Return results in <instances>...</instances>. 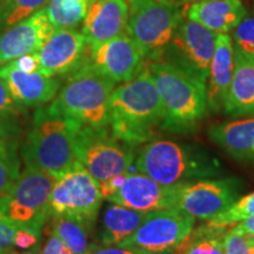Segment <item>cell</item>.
I'll return each mask as SVG.
<instances>
[{
    "mask_svg": "<svg viewBox=\"0 0 254 254\" xmlns=\"http://www.w3.org/2000/svg\"><path fill=\"white\" fill-rule=\"evenodd\" d=\"M183 18L180 4L174 0L132 2L128 4L126 34L134 40L144 58H159Z\"/></svg>",
    "mask_w": 254,
    "mask_h": 254,
    "instance_id": "8992f818",
    "label": "cell"
},
{
    "mask_svg": "<svg viewBox=\"0 0 254 254\" xmlns=\"http://www.w3.org/2000/svg\"><path fill=\"white\" fill-rule=\"evenodd\" d=\"M128 4H132V2H138V1H145V0H126Z\"/></svg>",
    "mask_w": 254,
    "mask_h": 254,
    "instance_id": "b9f144b4",
    "label": "cell"
},
{
    "mask_svg": "<svg viewBox=\"0 0 254 254\" xmlns=\"http://www.w3.org/2000/svg\"><path fill=\"white\" fill-rule=\"evenodd\" d=\"M17 105L0 78V138H6L13 128V122L19 116Z\"/></svg>",
    "mask_w": 254,
    "mask_h": 254,
    "instance_id": "4dcf8cb0",
    "label": "cell"
},
{
    "mask_svg": "<svg viewBox=\"0 0 254 254\" xmlns=\"http://www.w3.org/2000/svg\"><path fill=\"white\" fill-rule=\"evenodd\" d=\"M55 31L45 8L0 33V66L28 53L38 52Z\"/></svg>",
    "mask_w": 254,
    "mask_h": 254,
    "instance_id": "9a60e30c",
    "label": "cell"
},
{
    "mask_svg": "<svg viewBox=\"0 0 254 254\" xmlns=\"http://www.w3.org/2000/svg\"><path fill=\"white\" fill-rule=\"evenodd\" d=\"M144 56L126 33L104 43L88 45L86 63L114 82H125L134 77Z\"/></svg>",
    "mask_w": 254,
    "mask_h": 254,
    "instance_id": "4fadbf2b",
    "label": "cell"
},
{
    "mask_svg": "<svg viewBox=\"0 0 254 254\" xmlns=\"http://www.w3.org/2000/svg\"><path fill=\"white\" fill-rule=\"evenodd\" d=\"M225 254H252L249 237L231 227L222 237Z\"/></svg>",
    "mask_w": 254,
    "mask_h": 254,
    "instance_id": "1f68e13d",
    "label": "cell"
},
{
    "mask_svg": "<svg viewBox=\"0 0 254 254\" xmlns=\"http://www.w3.org/2000/svg\"><path fill=\"white\" fill-rule=\"evenodd\" d=\"M174 1H177V2H179L180 5H183V4H194V2H199V1H205V0H174Z\"/></svg>",
    "mask_w": 254,
    "mask_h": 254,
    "instance_id": "ab89813d",
    "label": "cell"
},
{
    "mask_svg": "<svg viewBox=\"0 0 254 254\" xmlns=\"http://www.w3.org/2000/svg\"><path fill=\"white\" fill-rule=\"evenodd\" d=\"M50 0H0V33L46 7Z\"/></svg>",
    "mask_w": 254,
    "mask_h": 254,
    "instance_id": "4316f807",
    "label": "cell"
},
{
    "mask_svg": "<svg viewBox=\"0 0 254 254\" xmlns=\"http://www.w3.org/2000/svg\"><path fill=\"white\" fill-rule=\"evenodd\" d=\"M8 64H11L13 67L26 73L39 72V57H38L37 52L28 53V55L20 57V58L15 59Z\"/></svg>",
    "mask_w": 254,
    "mask_h": 254,
    "instance_id": "e575fe53",
    "label": "cell"
},
{
    "mask_svg": "<svg viewBox=\"0 0 254 254\" xmlns=\"http://www.w3.org/2000/svg\"><path fill=\"white\" fill-rule=\"evenodd\" d=\"M128 2L126 0H91L81 33L87 45L104 43L126 33Z\"/></svg>",
    "mask_w": 254,
    "mask_h": 254,
    "instance_id": "e0dca14e",
    "label": "cell"
},
{
    "mask_svg": "<svg viewBox=\"0 0 254 254\" xmlns=\"http://www.w3.org/2000/svg\"><path fill=\"white\" fill-rule=\"evenodd\" d=\"M109 125L116 138L129 145L150 140L155 127L164 125V110L147 68L116 87L109 101Z\"/></svg>",
    "mask_w": 254,
    "mask_h": 254,
    "instance_id": "6da1fadb",
    "label": "cell"
},
{
    "mask_svg": "<svg viewBox=\"0 0 254 254\" xmlns=\"http://www.w3.org/2000/svg\"><path fill=\"white\" fill-rule=\"evenodd\" d=\"M17 228L14 222L0 211V250H11L14 245V234Z\"/></svg>",
    "mask_w": 254,
    "mask_h": 254,
    "instance_id": "d6a6232c",
    "label": "cell"
},
{
    "mask_svg": "<svg viewBox=\"0 0 254 254\" xmlns=\"http://www.w3.org/2000/svg\"><path fill=\"white\" fill-rule=\"evenodd\" d=\"M38 238L39 236H37L33 232L24 230V228H17L14 234V246L21 250H28L37 245Z\"/></svg>",
    "mask_w": 254,
    "mask_h": 254,
    "instance_id": "d590c367",
    "label": "cell"
},
{
    "mask_svg": "<svg viewBox=\"0 0 254 254\" xmlns=\"http://www.w3.org/2000/svg\"><path fill=\"white\" fill-rule=\"evenodd\" d=\"M173 187H165L142 173H129L118 192L107 200L142 213L176 209L173 202Z\"/></svg>",
    "mask_w": 254,
    "mask_h": 254,
    "instance_id": "2e32d148",
    "label": "cell"
},
{
    "mask_svg": "<svg viewBox=\"0 0 254 254\" xmlns=\"http://www.w3.org/2000/svg\"><path fill=\"white\" fill-rule=\"evenodd\" d=\"M222 106L231 116L254 114V59L234 56L233 77Z\"/></svg>",
    "mask_w": 254,
    "mask_h": 254,
    "instance_id": "44dd1931",
    "label": "cell"
},
{
    "mask_svg": "<svg viewBox=\"0 0 254 254\" xmlns=\"http://www.w3.org/2000/svg\"><path fill=\"white\" fill-rule=\"evenodd\" d=\"M254 214V192L238 199L227 209L208 220L207 224L218 228H228Z\"/></svg>",
    "mask_w": 254,
    "mask_h": 254,
    "instance_id": "f1b7e54d",
    "label": "cell"
},
{
    "mask_svg": "<svg viewBox=\"0 0 254 254\" xmlns=\"http://www.w3.org/2000/svg\"><path fill=\"white\" fill-rule=\"evenodd\" d=\"M234 69V50L228 33H218L208 73L207 103L212 106L224 104Z\"/></svg>",
    "mask_w": 254,
    "mask_h": 254,
    "instance_id": "ffe728a7",
    "label": "cell"
},
{
    "mask_svg": "<svg viewBox=\"0 0 254 254\" xmlns=\"http://www.w3.org/2000/svg\"><path fill=\"white\" fill-rule=\"evenodd\" d=\"M50 233L56 234L72 254H87L93 249L88 241L90 226L68 217H52Z\"/></svg>",
    "mask_w": 254,
    "mask_h": 254,
    "instance_id": "d4e9b609",
    "label": "cell"
},
{
    "mask_svg": "<svg viewBox=\"0 0 254 254\" xmlns=\"http://www.w3.org/2000/svg\"><path fill=\"white\" fill-rule=\"evenodd\" d=\"M116 84L85 62L47 106L51 112L92 127L109 126V101Z\"/></svg>",
    "mask_w": 254,
    "mask_h": 254,
    "instance_id": "277c9868",
    "label": "cell"
},
{
    "mask_svg": "<svg viewBox=\"0 0 254 254\" xmlns=\"http://www.w3.org/2000/svg\"><path fill=\"white\" fill-rule=\"evenodd\" d=\"M187 18L215 33H228L247 15L241 0H205L190 4Z\"/></svg>",
    "mask_w": 254,
    "mask_h": 254,
    "instance_id": "d6986e66",
    "label": "cell"
},
{
    "mask_svg": "<svg viewBox=\"0 0 254 254\" xmlns=\"http://www.w3.org/2000/svg\"><path fill=\"white\" fill-rule=\"evenodd\" d=\"M236 186L228 180L182 183L173 187L174 208L199 220H211L237 200Z\"/></svg>",
    "mask_w": 254,
    "mask_h": 254,
    "instance_id": "7c38bea8",
    "label": "cell"
},
{
    "mask_svg": "<svg viewBox=\"0 0 254 254\" xmlns=\"http://www.w3.org/2000/svg\"><path fill=\"white\" fill-rule=\"evenodd\" d=\"M249 240H250L251 252H252V254H254V236H251V237H249Z\"/></svg>",
    "mask_w": 254,
    "mask_h": 254,
    "instance_id": "60d3db41",
    "label": "cell"
},
{
    "mask_svg": "<svg viewBox=\"0 0 254 254\" xmlns=\"http://www.w3.org/2000/svg\"><path fill=\"white\" fill-rule=\"evenodd\" d=\"M134 164L139 173L165 187L187 183L190 178L208 173L200 168V164L185 148L170 140H157L145 145Z\"/></svg>",
    "mask_w": 254,
    "mask_h": 254,
    "instance_id": "30bf717a",
    "label": "cell"
},
{
    "mask_svg": "<svg viewBox=\"0 0 254 254\" xmlns=\"http://www.w3.org/2000/svg\"><path fill=\"white\" fill-rule=\"evenodd\" d=\"M226 228L206 224L193 228L186 239L171 254H225L222 237Z\"/></svg>",
    "mask_w": 254,
    "mask_h": 254,
    "instance_id": "cb8c5ba5",
    "label": "cell"
},
{
    "mask_svg": "<svg viewBox=\"0 0 254 254\" xmlns=\"http://www.w3.org/2000/svg\"><path fill=\"white\" fill-rule=\"evenodd\" d=\"M147 69L163 104V127L187 129L202 118L208 104L206 82L163 60L151 63Z\"/></svg>",
    "mask_w": 254,
    "mask_h": 254,
    "instance_id": "3957f363",
    "label": "cell"
},
{
    "mask_svg": "<svg viewBox=\"0 0 254 254\" xmlns=\"http://www.w3.org/2000/svg\"><path fill=\"white\" fill-rule=\"evenodd\" d=\"M0 78L7 86L13 100L21 106H40L56 97L60 81L40 72L26 73L11 64L0 66Z\"/></svg>",
    "mask_w": 254,
    "mask_h": 254,
    "instance_id": "ac0fdd59",
    "label": "cell"
},
{
    "mask_svg": "<svg viewBox=\"0 0 254 254\" xmlns=\"http://www.w3.org/2000/svg\"><path fill=\"white\" fill-rule=\"evenodd\" d=\"M103 195L99 183L77 163L57 178L50 200L51 217H68L92 226Z\"/></svg>",
    "mask_w": 254,
    "mask_h": 254,
    "instance_id": "52a82bcc",
    "label": "cell"
},
{
    "mask_svg": "<svg viewBox=\"0 0 254 254\" xmlns=\"http://www.w3.org/2000/svg\"><path fill=\"white\" fill-rule=\"evenodd\" d=\"M218 34L196 21L183 18L174 32L170 47L172 62L183 71L206 82Z\"/></svg>",
    "mask_w": 254,
    "mask_h": 254,
    "instance_id": "8fae6325",
    "label": "cell"
},
{
    "mask_svg": "<svg viewBox=\"0 0 254 254\" xmlns=\"http://www.w3.org/2000/svg\"><path fill=\"white\" fill-rule=\"evenodd\" d=\"M38 254H72V253L69 252V250L66 247L65 244L63 243V240L60 239L58 236L50 233L49 240L46 241V244L44 245L43 250H41Z\"/></svg>",
    "mask_w": 254,
    "mask_h": 254,
    "instance_id": "8d00e7d4",
    "label": "cell"
},
{
    "mask_svg": "<svg viewBox=\"0 0 254 254\" xmlns=\"http://www.w3.org/2000/svg\"><path fill=\"white\" fill-rule=\"evenodd\" d=\"M8 254H38V252H27V253H13V252H9Z\"/></svg>",
    "mask_w": 254,
    "mask_h": 254,
    "instance_id": "7bdbcfd3",
    "label": "cell"
},
{
    "mask_svg": "<svg viewBox=\"0 0 254 254\" xmlns=\"http://www.w3.org/2000/svg\"><path fill=\"white\" fill-rule=\"evenodd\" d=\"M208 135L232 157L246 159L254 154V118L219 124L209 128Z\"/></svg>",
    "mask_w": 254,
    "mask_h": 254,
    "instance_id": "7402d4cb",
    "label": "cell"
},
{
    "mask_svg": "<svg viewBox=\"0 0 254 254\" xmlns=\"http://www.w3.org/2000/svg\"><path fill=\"white\" fill-rule=\"evenodd\" d=\"M234 56L254 59V17H246L233 28Z\"/></svg>",
    "mask_w": 254,
    "mask_h": 254,
    "instance_id": "f546056e",
    "label": "cell"
},
{
    "mask_svg": "<svg viewBox=\"0 0 254 254\" xmlns=\"http://www.w3.org/2000/svg\"><path fill=\"white\" fill-rule=\"evenodd\" d=\"M81 124L77 120L38 109L21 154L28 167L60 177L78 163L77 142Z\"/></svg>",
    "mask_w": 254,
    "mask_h": 254,
    "instance_id": "7a4b0ae2",
    "label": "cell"
},
{
    "mask_svg": "<svg viewBox=\"0 0 254 254\" xmlns=\"http://www.w3.org/2000/svg\"><path fill=\"white\" fill-rule=\"evenodd\" d=\"M87 254H146V253L134 249H129V247L112 245V246H104V247L94 246Z\"/></svg>",
    "mask_w": 254,
    "mask_h": 254,
    "instance_id": "74e56055",
    "label": "cell"
},
{
    "mask_svg": "<svg viewBox=\"0 0 254 254\" xmlns=\"http://www.w3.org/2000/svg\"><path fill=\"white\" fill-rule=\"evenodd\" d=\"M57 177L26 166L6 194L0 199V211L18 228L40 236L49 217L50 200Z\"/></svg>",
    "mask_w": 254,
    "mask_h": 254,
    "instance_id": "5b68a950",
    "label": "cell"
},
{
    "mask_svg": "<svg viewBox=\"0 0 254 254\" xmlns=\"http://www.w3.org/2000/svg\"><path fill=\"white\" fill-rule=\"evenodd\" d=\"M19 159L13 144L6 138H0V199L11 190L19 173Z\"/></svg>",
    "mask_w": 254,
    "mask_h": 254,
    "instance_id": "83f0119b",
    "label": "cell"
},
{
    "mask_svg": "<svg viewBox=\"0 0 254 254\" xmlns=\"http://www.w3.org/2000/svg\"><path fill=\"white\" fill-rule=\"evenodd\" d=\"M86 39L74 28L55 30L38 51L39 72L49 77L66 74L84 64Z\"/></svg>",
    "mask_w": 254,
    "mask_h": 254,
    "instance_id": "5bb4252c",
    "label": "cell"
},
{
    "mask_svg": "<svg viewBox=\"0 0 254 254\" xmlns=\"http://www.w3.org/2000/svg\"><path fill=\"white\" fill-rule=\"evenodd\" d=\"M146 213L113 204L104 213L101 243L104 246L119 245L138 230Z\"/></svg>",
    "mask_w": 254,
    "mask_h": 254,
    "instance_id": "603a6c76",
    "label": "cell"
},
{
    "mask_svg": "<svg viewBox=\"0 0 254 254\" xmlns=\"http://www.w3.org/2000/svg\"><path fill=\"white\" fill-rule=\"evenodd\" d=\"M91 0H50L45 11L55 30L75 28L84 21Z\"/></svg>",
    "mask_w": 254,
    "mask_h": 254,
    "instance_id": "484cf974",
    "label": "cell"
},
{
    "mask_svg": "<svg viewBox=\"0 0 254 254\" xmlns=\"http://www.w3.org/2000/svg\"><path fill=\"white\" fill-rule=\"evenodd\" d=\"M129 144L107 132L106 127L82 125L78 135V163L99 183L117 174L127 172L133 164Z\"/></svg>",
    "mask_w": 254,
    "mask_h": 254,
    "instance_id": "ba28073f",
    "label": "cell"
},
{
    "mask_svg": "<svg viewBox=\"0 0 254 254\" xmlns=\"http://www.w3.org/2000/svg\"><path fill=\"white\" fill-rule=\"evenodd\" d=\"M234 230L240 232V233L245 234L247 237L254 236V214L251 217L244 219L243 221L238 222L236 226H232Z\"/></svg>",
    "mask_w": 254,
    "mask_h": 254,
    "instance_id": "f35d334b",
    "label": "cell"
},
{
    "mask_svg": "<svg viewBox=\"0 0 254 254\" xmlns=\"http://www.w3.org/2000/svg\"><path fill=\"white\" fill-rule=\"evenodd\" d=\"M195 219L179 209H160L146 213L134 233L118 246L146 254H171L194 227Z\"/></svg>",
    "mask_w": 254,
    "mask_h": 254,
    "instance_id": "9c48e42d",
    "label": "cell"
},
{
    "mask_svg": "<svg viewBox=\"0 0 254 254\" xmlns=\"http://www.w3.org/2000/svg\"><path fill=\"white\" fill-rule=\"evenodd\" d=\"M11 251H4V250H0V254H8Z\"/></svg>",
    "mask_w": 254,
    "mask_h": 254,
    "instance_id": "ee69618b",
    "label": "cell"
},
{
    "mask_svg": "<svg viewBox=\"0 0 254 254\" xmlns=\"http://www.w3.org/2000/svg\"><path fill=\"white\" fill-rule=\"evenodd\" d=\"M128 174H129V171H127V172L117 174V176L112 177L111 179L106 180V182L101 183L99 186H100V192H101V195H103V199H109L113 194H116V193L119 190L120 187L125 184Z\"/></svg>",
    "mask_w": 254,
    "mask_h": 254,
    "instance_id": "836d02e7",
    "label": "cell"
}]
</instances>
